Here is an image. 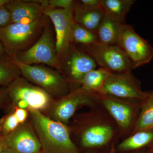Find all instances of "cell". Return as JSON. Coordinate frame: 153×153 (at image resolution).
Listing matches in <instances>:
<instances>
[{"instance_id":"cell-28","label":"cell","mask_w":153,"mask_h":153,"mask_svg":"<svg viewBox=\"0 0 153 153\" xmlns=\"http://www.w3.org/2000/svg\"><path fill=\"white\" fill-rule=\"evenodd\" d=\"M9 105V99L5 87L2 88L0 89V109L6 108Z\"/></svg>"},{"instance_id":"cell-31","label":"cell","mask_w":153,"mask_h":153,"mask_svg":"<svg viewBox=\"0 0 153 153\" xmlns=\"http://www.w3.org/2000/svg\"><path fill=\"white\" fill-rule=\"evenodd\" d=\"M9 57L6 53L4 48L0 41V59H9Z\"/></svg>"},{"instance_id":"cell-12","label":"cell","mask_w":153,"mask_h":153,"mask_svg":"<svg viewBox=\"0 0 153 153\" xmlns=\"http://www.w3.org/2000/svg\"><path fill=\"white\" fill-rule=\"evenodd\" d=\"M105 95L130 100H143L146 92L142 90L141 82L131 71L113 73L106 79L104 86Z\"/></svg>"},{"instance_id":"cell-33","label":"cell","mask_w":153,"mask_h":153,"mask_svg":"<svg viewBox=\"0 0 153 153\" xmlns=\"http://www.w3.org/2000/svg\"><path fill=\"white\" fill-rule=\"evenodd\" d=\"M0 153H15L13 151H11L9 149H8L5 147V148L3 149V150L0 152Z\"/></svg>"},{"instance_id":"cell-14","label":"cell","mask_w":153,"mask_h":153,"mask_svg":"<svg viewBox=\"0 0 153 153\" xmlns=\"http://www.w3.org/2000/svg\"><path fill=\"white\" fill-rule=\"evenodd\" d=\"M0 140L5 147L15 153H43L41 143L29 118Z\"/></svg>"},{"instance_id":"cell-37","label":"cell","mask_w":153,"mask_h":153,"mask_svg":"<svg viewBox=\"0 0 153 153\" xmlns=\"http://www.w3.org/2000/svg\"><path fill=\"white\" fill-rule=\"evenodd\" d=\"M114 153H117L116 152L115 150V152H114Z\"/></svg>"},{"instance_id":"cell-18","label":"cell","mask_w":153,"mask_h":153,"mask_svg":"<svg viewBox=\"0 0 153 153\" xmlns=\"http://www.w3.org/2000/svg\"><path fill=\"white\" fill-rule=\"evenodd\" d=\"M124 24L104 15L96 33L99 43L106 45H117Z\"/></svg>"},{"instance_id":"cell-32","label":"cell","mask_w":153,"mask_h":153,"mask_svg":"<svg viewBox=\"0 0 153 153\" xmlns=\"http://www.w3.org/2000/svg\"><path fill=\"white\" fill-rule=\"evenodd\" d=\"M125 153H153V151H151L148 148H147L142 149L139 150L134 151V152Z\"/></svg>"},{"instance_id":"cell-36","label":"cell","mask_w":153,"mask_h":153,"mask_svg":"<svg viewBox=\"0 0 153 153\" xmlns=\"http://www.w3.org/2000/svg\"><path fill=\"white\" fill-rule=\"evenodd\" d=\"M148 148L151 151H153V143Z\"/></svg>"},{"instance_id":"cell-19","label":"cell","mask_w":153,"mask_h":153,"mask_svg":"<svg viewBox=\"0 0 153 153\" xmlns=\"http://www.w3.org/2000/svg\"><path fill=\"white\" fill-rule=\"evenodd\" d=\"M111 73V71L101 67L91 70L83 77L80 86L99 96L105 95V83Z\"/></svg>"},{"instance_id":"cell-8","label":"cell","mask_w":153,"mask_h":153,"mask_svg":"<svg viewBox=\"0 0 153 153\" xmlns=\"http://www.w3.org/2000/svg\"><path fill=\"white\" fill-rule=\"evenodd\" d=\"M15 56L24 64L33 65L42 63L61 71L60 59L56 52L55 39L52 30L47 27L32 47L18 52Z\"/></svg>"},{"instance_id":"cell-22","label":"cell","mask_w":153,"mask_h":153,"mask_svg":"<svg viewBox=\"0 0 153 153\" xmlns=\"http://www.w3.org/2000/svg\"><path fill=\"white\" fill-rule=\"evenodd\" d=\"M21 76L20 69L10 59H0V87H6Z\"/></svg>"},{"instance_id":"cell-23","label":"cell","mask_w":153,"mask_h":153,"mask_svg":"<svg viewBox=\"0 0 153 153\" xmlns=\"http://www.w3.org/2000/svg\"><path fill=\"white\" fill-rule=\"evenodd\" d=\"M73 42L82 44L85 47L99 43L96 33L88 30L74 22L73 27Z\"/></svg>"},{"instance_id":"cell-30","label":"cell","mask_w":153,"mask_h":153,"mask_svg":"<svg viewBox=\"0 0 153 153\" xmlns=\"http://www.w3.org/2000/svg\"><path fill=\"white\" fill-rule=\"evenodd\" d=\"M115 146H113L107 149L88 150L84 152H80L79 153H114Z\"/></svg>"},{"instance_id":"cell-20","label":"cell","mask_w":153,"mask_h":153,"mask_svg":"<svg viewBox=\"0 0 153 153\" xmlns=\"http://www.w3.org/2000/svg\"><path fill=\"white\" fill-rule=\"evenodd\" d=\"M135 2L134 0H100V7L105 15L125 24L126 17Z\"/></svg>"},{"instance_id":"cell-6","label":"cell","mask_w":153,"mask_h":153,"mask_svg":"<svg viewBox=\"0 0 153 153\" xmlns=\"http://www.w3.org/2000/svg\"><path fill=\"white\" fill-rule=\"evenodd\" d=\"M143 100H130L107 95L100 96V104L114 120L120 140L132 134L136 126Z\"/></svg>"},{"instance_id":"cell-16","label":"cell","mask_w":153,"mask_h":153,"mask_svg":"<svg viewBox=\"0 0 153 153\" xmlns=\"http://www.w3.org/2000/svg\"><path fill=\"white\" fill-rule=\"evenodd\" d=\"M153 143V128L134 133L115 146L117 153H125L149 147Z\"/></svg>"},{"instance_id":"cell-3","label":"cell","mask_w":153,"mask_h":153,"mask_svg":"<svg viewBox=\"0 0 153 153\" xmlns=\"http://www.w3.org/2000/svg\"><path fill=\"white\" fill-rule=\"evenodd\" d=\"M5 88L9 99L7 110L17 107L44 113L55 99L22 76L14 79Z\"/></svg>"},{"instance_id":"cell-21","label":"cell","mask_w":153,"mask_h":153,"mask_svg":"<svg viewBox=\"0 0 153 153\" xmlns=\"http://www.w3.org/2000/svg\"><path fill=\"white\" fill-rule=\"evenodd\" d=\"M146 92V95L143 100L139 117L133 133L153 128V90Z\"/></svg>"},{"instance_id":"cell-25","label":"cell","mask_w":153,"mask_h":153,"mask_svg":"<svg viewBox=\"0 0 153 153\" xmlns=\"http://www.w3.org/2000/svg\"><path fill=\"white\" fill-rule=\"evenodd\" d=\"M45 8L74 10L76 2L72 0H41L38 1Z\"/></svg>"},{"instance_id":"cell-10","label":"cell","mask_w":153,"mask_h":153,"mask_svg":"<svg viewBox=\"0 0 153 153\" xmlns=\"http://www.w3.org/2000/svg\"><path fill=\"white\" fill-rule=\"evenodd\" d=\"M86 51L97 65L111 72L121 73L133 69L130 60L117 45L98 43L86 47Z\"/></svg>"},{"instance_id":"cell-4","label":"cell","mask_w":153,"mask_h":153,"mask_svg":"<svg viewBox=\"0 0 153 153\" xmlns=\"http://www.w3.org/2000/svg\"><path fill=\"white\" fill-rule=\"evenodd\" d=\"M9 58L20 69L22 76L55 98L64 96L72 89L69 82L59 70L44 66L24 64L17 59L15 55Z\"/></svg>"},{"instance_id":"cell-34","label":"cell","mask_w":153,"mask_h":153,"mask_svg":"<svg viewBox=\"0 0 153 153\" xmlns=\"http://www.w3.org/2000/svg\"><path fill=\"white\" fill-rule=\"evenodd\" d=\"M9 1V0H0V7L5 5Z\"/></svg>"},{"instance_id":"cell-5","label":"cell","mask_w":153,"mask_h":153,"mask_svg":"<svg viewBox=\"0 0 153 153\" xmlns=\"http://www.w3.org/2000/svg\"><path fill=\"white\" fill-rule=\"evenodd\" d=\"M100 105V96L79 86L72 88L64 96L54 99L43 114L53 120L68 125L79 108L85 106L91 109Z\"/></svg>"},{"instance_id":"cell-17","label":"cell","mask_w":153,"mask_h":153,"mask_svg":"<svg viewBox=\"0 0 153 153\" xmlns=\"http://www.w3.org/2000/svg\"><path fill=\"white\" fill-rule=\"evenodd\" d=\"M104 15L100 6L89 8L76 4L73 10L75 23L95 33Z\"/></svg>"},{"instance_id":"cell-2","label":"cell","mask_w":153,"mask_h":153,"mask_svg":"<svg viewBox=\"0 0 153 153\" xmlns=\"http://www.w3.org/2000/svg\"><path fill=\"white\" fill-rule=\"evenodd\" d=\"M29 119L42 146L43 153H79L72 141L68 125L47 117L40 111L30 110Z\"/></svg>"},{"instance_id":"cell-29","label":"cell","mask_w":153,"mask_h":153,"mask_svg":"<svg viewBox=\"0 0 153 153\" xmlns=\"http://www.w3.org/2000/svg\"><path fill=\"white\" fill-rule=\"evenodd\" d=\"M100 0H81L79 4L86 7L94 8L99 7Z\"/></svg>"},{"instance_id":"cell-26","label":"cell","mask_w":153,"mask_h":153,"mask_svg":"<svg viewBox=\"0 0 153 153\" xmlns=\"http://www.w3.org/2000/svg\"><path fill=\"white\" fill-rule=\"evenodd\" d=\"M12 23L10 12L5 6L0 7V28L4 27Z\"/></svg>"},{"instance_id":"cell-35","label":"cell","mask_w":153,"mask_h":153,"mask_svg":"<svg viewBox=\"0 0 153 153\" xmlns=\"http://www.w3.org/2000/svg\"><path fill=\"white\" fill-rule=\"evenodd\" d=\"M5 148V146H4V144L0 140V152L2 150H3V149Z\"/></svg>"},{"instance_id":"cell-24","label":"cell","mask_w":153,"mask_h":153,"mask_svg":"<svg viewBox=\"0 0 153 153\" xmlns=\"http://www.w3.org/2000/svg\"><path fill=\"white\" fill-rule=\"evenodd\" d=\"M7 111L0 119V140L7 136L21 125L13 110Z\"/></svg>"},{"instance_id":"cell-13","label":"cell","mask_w":153,"mask_h":153,"mask_svg":"<svg viewBox=\"0 0 153 153\" xmlns=\"http://www.w3.org/2000/svg\"><path fill=\"white\" fill-rule=\"evenodd\" d=\"M74 10L45 8L44 15L52 21L55 33L56 50L61 59L73 43Z\"/></svg>"},{"instance_id":"cell-1","label":"cell","mask_w":153,"mask_h":153,"mask_svg":"<svg viewBox=\"0 0 153 153\" xmlns=\"http://www.w3.org/2000/svg\"><path fill=\"white\" fill-rule=\"evenodd\" d=\"M68 124L70 137L79 151L104 149L119 142L117 126L101 105L76 114Z\"/></svg>"},{"instance_id":"cell-7","label":"cell","mask_w":153,"mask_h":153,"mask_svg":"<svg viewBox=\"0 0 153 153\" xmlns=\"http://www.w3.org/2000/svg\"><path fill=\"white\" fill-rule=\"evenodd\" d=\"M43 16L29 24L12 23L0 28V41L9 57L24 51L43 27Z\"/></svg>"},{"instance_id":"cell-27","label":"cell","mask_w":153,"mask_h":153,"mask_svg":"<svg viewBox=\"0 0 153 153\" xmlns=\"http://www.w3.org/2000/svg\"><path fill=\"white\" fill-rule=\"evenodd\" d=\"M10 109L13 110L21 124L25 123L29 119V111L27 110L17 107L13 108L9 110Z\"/></svg>"},{"instance_id":"cell-9","label":"cell","mask_w":153,"mask_h":153,"mask_svg":"<svg viewBox=\"0 0 153 153\" xmlns=\"http://www.w3.org/2000/svg\"><path fill=\"white\" fill-rule=\"evenodd\" d=\"M117 45L128 57L133 69L149 63L152 59L153 47L130 25H123Z\"/></svg>"},{"instance_id":"cell-15","label":"cell","mask_w":153,"mask_h":153,"mask_svg":"<svg viewBox=\"0 0 153 153\" xmlns=\"http://www.w3.org/2000/svg\"><path fill=\"white\" fill-rule=\"evenodd\" d=\"M5 6L11 13L12 23L30 24L44 16L45 8L38 1L9 0Z\"/></svg>"},{"instance_id":"cell-11","label":"cell","mask_w":153,"mask_h":153,"mask_svg":"<svg viewBox=\"0 0 153 153\" xmlns=\"http://www.w3.org/2000/svg\"><path fill=\"white\" fill-rule=\"evenodd\" d=\"M62 58L61 72L72 88L80 86L82 78L88 72L96 69L95 60L87 52H82L72 45Z\"/></svg>"}]
</instances>
